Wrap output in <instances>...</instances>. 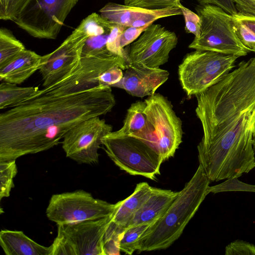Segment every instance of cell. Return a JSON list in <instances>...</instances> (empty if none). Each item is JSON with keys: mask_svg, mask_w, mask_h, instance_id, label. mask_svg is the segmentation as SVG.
<instances>
[{"mask_svg": "<svg viewBox=\"0 0 255 255\" xmlns=\"http://www.w3.org/2000/svg\"><path fill=\"white\" fill-rule=\"evenodd\" d=\"M225 255H255V245L243 240H237L226 247Z\"/></svg>", "mask_w": 255, "mask_h": 255, "instance_id": "f546056e", "label": "cell"}, {"mask_svg": "<svg viewBox=\"0 0 255 255\" xmlns=\"http://www.w3.org/2000/svg\"><path fill=\"white\" fill-rule=\"evenodd\" d=\"M115 204L94 198L84 190L52 195L46 208L48 219L58 225L72 224L111 215Z\"/></svg>", "mask_w": 255, "mask_h": 255, "instance_id": "9c48e42d", "label": "cell"}, {"mask_svg": "<svg viewBox=\"0 0 255 255\" xmlns=\"http://www.w3.org/2000/svg\"><path fill=\"white\" fill-rule=\"evenodd\" d=\"M255 134V131L254 134Z\"/></svg>", "mask_w": 255, "mask_h": 255, "instance_id": "f35d334b", "label": "cell"}, {"mask_svg": "<svg viewBox=\"0 0 255 255\" xmlns=\"http://www.w3.org/2000/svg\"><path fill=\"white\" fill-rule=\"evenodd\" d=\"M115 104L107 85L65 95L43 88L0 114V161L47 150L77 124L107 114Z\"/></svg>", "mask_w": 255, "mask_h": 255, "instance_id": "7a4b0ae2", "label": "cell"}, {"mask_svg": "<svg viewBox=\"0 0 255 255\" xmlns=\"http://www.w3.org/2000/svg\"><path fill=\"white\" fill-rule=\"evenodd\" d=\"M178 43L176 33L159 24H151L132 42L126 51L128 65L159 67L167 62Z\"/></svg>", "mask_w": 255, "mask_h": 255, "instance_id": "8fae6325", "label": "cell"}, {"mask_svg": "<svg viewBox=\"0 0 255 255\" xmlns=\"http://www.w3.org/2000/svg\"><path fill=\"white\" fill-rule=\"evenodd\" d=\"M201 20L200 33L188 47L226 55L245 56L251 51L236 33L233 16L214 4H199L195 7Z\"/></svg>", "mask_w": 255, "mask_h": 255, "instance_id": "5b68a950", "label": "cell"}, {"mask_svg": "<svg viewBox=\"0 0 255 255\" xmlns=\"http://www.w3.org/2000/svg\"><path fill=\"white\" fill-rule=\"evenodd\" d=\"M112 129L100 116L80 123L68 131L61 142L66 157L80 164L97 163L102 139Z\"/></svg>", "mask_w": 255, "mask_h": 255, "instance_id": "7c38bea8", "label": "cell"}, {"mask_svg": "<svg viewBox=\"0 0 255 255\" xmlns=\"http://www.w3.org/2000/svg\"><path fill=\"white\" fill-rule=\"evenodd\" d=\"M238 58L200 50L187 53L178 69L183 90L189 98L205 91L231 72Z\"/></svg>", "mask_w": 255, "mask_h": 255, "instance_id": "8992f818", "label": "cell"}, {"mask_svg": "<svg viewBox=\"0 0 255 255\" xmlns=\"http://www.w3.org/2000/svg\"><path fill=\"white\" fill-rule=\"evenodd\" d=\"M254 137H255V134L254 135V136H253V138H254Z\"/></svg>", "mask_w": 255, "mask_h": 255, "instance_id": "74e56055", "label": "cell"}, {"mask_svg": "<svg viewBox=\"0 0 255 255\" xmlns=\"http://www.w3.org/2000/svg\"><path fill=\"white\" fill-rule=\"evenodd\" d=\"M99 12L102 17L111 23L138 28L148 26L161 18L182 15L181 10L178 6L149 9L114 2L108 3Z\"/></svg>", "mask_w": 255, "mask_h": 255, "instance_id": "5bb4252c", "label": "cell"}, {"mask_svg": "<svg viewBox=\"0 0 255 255\" xmlns=\"http://www.w3.org/2000/svg\"><path fill=\"white\" fill-rule=\"evenodd\" d=\"M28 0H0V19L11 20Z\"/></svg>", "mask_w": 255, "mask_h": 255, "instance_id": "f1b7e54d", "label": "cell"}, {"mask_svg": "<svg viewBox=\"0 0 255 255\" xmlns=\"http://www.w3.org/2000/svg\"><path fill=\"white\" fill-rule=\"evenodd\" d=\"M153 188L145 182L137 184L130 195L115 204L112 221L126 228L135 213L149 197Z\"/></svg>", "mask_w": 255, "mask_h": 255, "instance_id": "d6986e66", "label": "cell"}, {"mask_svg": "<svg viewBox=\"0 0 255 255\" xmlns=\"http://www.w3.org/2000/svg\"><path fill=\"white\" fill-rule=\"evenodd\" d=\"M16 160L0 161V200L9 196L17 173Z\"/></svg>", "mask_w": 255, "mask_h": 255, "instance_id": "cb8c5ba5", "label": "cell"}, {"mask_svg": "<svg viewBox=\"0 0 255 255\" xmlns=\"http://www.w3.org/2000/svg\"><path fill=\"white\" fill-rule=\"evenodd\" d=\"M199 4H214L217 5L225 11L234 15L238 13L235 3L232 0H196Z\"/></svg>", "mask_w": 255, "mask_h": 255, "instance_id": "836d02e7", "label": "cell"}, {"mask_svg": "<svg viewBox=\"0 0 255 255\" xmlns=\"http://www.w3.org/2000/svg\"><path fill=\"white\" fill-rule=\"evenodd\" d=\"M23 44L5 28L0 29V67L25 50Z\"/></svg>", "mask_w": 255, "mask_h": 255, "instance_id": "7402d4cb", "label": "cell"}, {"mask_svg": "<svg viewBox=\"0 0 255 255\" xmlns=\"http://www.w3.org/2000/svg\"><path fill=\"white\" fill-rule=\"evenodd\" d=\"M229 191H243L255 192V185L243 183L237 178L228 179L222 184L213 186H209V193H216Z\"/></svg>", "mask_w": 255, "mask_h": 255, "instance_id": "484cf974", "label": "cell"}, {"mask_svg": "<svg viewBox=\"0 0 255 255\" xmlns=\"http://www.w3.org/2000/svg\"><path fill=\"white\" fill-rule=\"evenodd\" d=\"M179 193L154 187L149 197L135 213L127 226L156 222L166 211Z\"/></svg>", "mask_w": 255, "mask_h": 255, "instance_id": "e0dca14e", "label": "cell"}, {"mask_svg": "<svg viewBox=\"0 0 255 255\" xmlns=\"http://www.w3.org/2000/svg\"><path fill=\"white\" fill-rule=\"evenodd\" d=\"M125 228L113 222L108 226L104 237L103 244L105 255L120 254V244Z\"/></svg>", "mask_w": 255, "mask_h": 255, "instance_id": "d4e9b609", "label": "cell"}, {"mask_svg": "<svg viewBox=\"0 0 255 255\" xmlns=\"http://www.w3.org/2000/svg\"><path fill=\"white\" fill-rule=\"evenodd\" d=\"M0 245L6 255H52V246L45 247L22 231L1 230Z\"/></svg>", "mask_w": 255, "mask_h": 255, "instance_id": "ac0fdd59", "label": "cell"}, {"mask_svg": "<svg viewBox=\"0 0 255 255\" xmlns=\"http://www.w3.org/2000/svg\"><path fill=\"white\" fill-rule=\"evenodd\" d=\"M180 8L185 21V30L186 33H192L195 37H198L200 33L201 20L199 16L190 9L183 6L180 2L178 3Z\"/></svg>", "mask_w": 255, "mask_h": 255, "instance_id": "83f0119b", "label": "cell"}, {"mask_svg": "<svg viewBox=\"0 0 255 255\" xmlns=\"http://www.w3.org/2000/svg\"><path fill=\"white\" fill-rule=\"evenodd\" d=\"M123 70L119 67H112L101 74L99 80L101 84L111 87L122 80L124 76Z\"/></svg>", "mask_w": 255, "mask_h": 255, "instance_id": "1f68e13d", "label": "cell"}, {"mask_svg": "<svg viewBox=\"0 0 255 255\" xmlns=\"http://www.w3.org/2000/svg\"><path fill=\"white\" fill-rule=\"evenodd\" d=\"M88 37L79 25L57 49L42 56L38 70L44 88L61 80L78 66Z\"/></svg>", "mask_w": 255, "mask_h": 255, "instance_id": "4fadbf2b", "label": "cell"}, {"mask_svg": "<svg viewBox=\"0 0 255 255\" xmlns=\"http://www.w3.org/2000/svg\"><path fill=\"white\" fill-rule=\"evenodd\" d=\"M154 222H155L141 224L125 228L120 241L121 252L132 255L135 251H137L140 239Z\"/></svg>", "mask_w": 255, "mask_h": 255, "instance_id": "603a6c76", "label": "cell"}, {"mask_svg": "<svg viewBox=\"0 0 255 255\" xmlns=\"http://www.w3.org/2000/svg\"><path fill=\"white\" fill-rule=\"evenodd\" d=\"M180 0H124V4L149 9H159L178 6Z\"/></svg>", "mask_w": 255, "mask_h": 255, "instance_id": "4316f807", "label": "cell"}, {"mask_svg": "<svg viewBox=\"0 0 255 255\" xmlns=\"http://www.w3.org/2000/svg\"><path fill=\"white\" fill-rule=\"evenodd\" d=\"M79 0H28L12 20L31 36L55 39Z\"/></svg>", "mask_w": 255, "mask_h": 255, "instance_id": "ba28073f", "label": "cell"}, {"mask_svg": "<svg viewBox=\"0 0 255 255\" xmlns=\"http://www.w3.org/2000/svg\"><path fill=\"white\" fill-rule=\"evenodd\" d=\"M144 102L146 122L140 131L131 134L151 147L163 161L174 156L182 142V123L168 99L159 93Z\"/></svg>", "mask_w": 255, "mask_h": 255, "instance_id": "277c9868", "label": "cell"}, {"mask_svg": "<svg viewBox=\"0 0 255 255\" xmlns=\"http://www.w3.org/2000/svg\"><path fill=\"white\" fill-rule=\"evenodd\" d=\"M108 156L121 170L132 175L155 180L163 162L161 157L141 140L130 136H118L110 132L102 139Z\"/></svg>", "mask_w": 255, "mask_h": 255, "instance_id": "52a82bcc", "label": "cell"}, {"mask_svg": "<svg viewBox=\"0 0 255 255\" xmlns=\"http://www.w3.org/2000/svg\"><path fill=\"white\" fill-rule=\"evenodd\" d=\"M112 215L76 224L58 225L57 236L51 244L52 255H105L104 237Z\"/></svg>", "mask_w": 255, "mask_h": 255, "instance_id": "30bf717a", "label": "cell"}, {"mask_svg": "<svg viewBox=\"0 0 255 255\" xmlns=\"http://www.w3.org/2000/svg\"><path fill=\"white\" fill-rule=\"evenodd\" d=\"M42 57L34 51L25 49L0 67V80L16 85L22 83L39 70Z\"/></svg>", "mask_w": 255, "mask_h": 255, "instance_id": "2e32d148", "label": "cell"}, {"mask_svg": "<svg viewBox=\"0 0 255 255\" xmlns=\"http://www.w3.org/2000/svg\"><path fill=\"white\" fill-rule=\"evenodd\" d=\"M233 17L246 25L255 33V17L246 16L237 13Z\"/></svg>", "mask_w": 255, "mask_h": 255, "instance_id": "e575fe53", "label": "cell"}, {"mask_svg": "<svg viewBox=\"0 0 255 255\" xmlns=\"http://www.w3.org/2000/svg\"><path fill=\"white\" fill-rule=\"evenodd\" d=\"M250 49L251 51H253L255 53V43H254L253 45H252L250 46Z\"/></svg>", "mask_w": 255, "mask_h": 255, "instance_id": "d590c367", "label": "cell"}, {"mask_svg": "<svg viewBox=\"0 0 255 255\" xmlns=\"http://www.w3.org/2000/svg\"><path fill=\"white\" fill-rule=\"evenodd\" d=\"M211 181L199 165L191 179L164 214L151 225L138 242L139 252L164 250L182 235L206 196Z\"/></svg>", "mask_w": 255, "mask_h": 255, "instance_id": "3957f363", "label": "cell"}, {"mask_svg": "<svg viewBox=\"0 0 255 255\" xmlns=\"http://www.w3.org/2000/svg\"><path fill=\"white\" fill-rule=\"evenodd\" d=\"M38 87H19L6 82L0 84V109L13 108L37 94Z\"/></svg>", "mask_w": 255, "mask_h": 255, "instance_id": "ffe728a7", "label": "cell"}, {"mask_svg": "<svg viewBox=\"0 0 255 255\" xmlns=\"http://www.w3.org/2000/svg\"><path fill=\"white\" fill-rule=\"evenodd\" d=\"M169 76L168 71L159 67L129 64L122 80L111 87L124 89L132 96L143 98L154 94Z\"/></svg>", "mask_w": 255, "mask_h": 255, "instance_id": "9a60e30c", "label": "cell"}, {"mask_svg": "<svg viewBox=\"0 0 255 255\" xmlns=\"http://www.w3.org/2000/svg\"><path fill=\"white\" fill-rule=\"evenodd\" d=\"M238 12L246 16L255 17V0H232Z\"/></svg>", "mask_w": 255, "mask_h": 255, "instance_id": "d6a6232c", "label": "cell"}, {"mask_svg": "<svg viewBox=\"0 0 255 255\" xmlns=\"http://www.w3.org/2000/svg\"><path fill=\"white\" fill-rule=\"evenodd\" d=\"M253 142L254 149V150L255 152V137L253 138Z\"/></svg>", "mask_w": 255, "mask_h": 255, "instance_id": "8d00e7d4", "label": "cell"}, {"mask_svg": "<svg viewBox=\"0 0 255 255\" xmlns=\"http://www.w3.org/2000/svg\"><path fill=\"white\" fill-rule=\"evenodd\" d=\"M145 102L137 101L131 104L128 109L123 127L118 130L110 133L115 136H124L136 133L143 128L146 118L144 113Z\"/></svg>", "mask_w": 255, "mask_h": 255, "instance_id": "44dd1931", "label": "cell"}, {"mask_svg": "<svg viewBox=\"0 0 255 255\" xmlns=\"http://www.w3.org/2000/svg\"><path fill=\"white\" fill-rule=\"evenodd\" d=\"M203 135L200 165L211 182L239 178L255 167V57L244 60L196 95Z\"/></svg>", "mask_w": 255, "mask_h": 255, "instance_id": "6da1fadb", "label": "cell"}, {"mask_svg": "<svg viewBox=\"0 0 255 255\" xmlns=\"http://www.w3.org/2000/svg\"><path fill=\"white\" fill-rule=\"evenodd\" d=\"M233 19L236 33L243 44L250 49L255 43V33L246 25L234 17Z\"/></svg>", "mask_w": 255, "mask_h": 255, "instance_id": "4dcf8cb0", "label": "cell"}]
</instances>
